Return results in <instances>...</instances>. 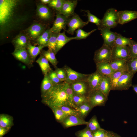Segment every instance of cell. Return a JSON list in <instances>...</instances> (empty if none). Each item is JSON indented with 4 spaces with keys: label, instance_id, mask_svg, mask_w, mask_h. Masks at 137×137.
Returning a JSON list of instances; mask_svg holds the SVG:
<instances>
[{
    "label": "cell",
    "instance_id": "15",
    "mask_svg": "<svg viewBox=\"0 0 137 137\" xmlns=\"http://www.w3.org/2000/svg\"><path fill=\"white\" fill-rule=\"evenodd\" d=\"M77 3V0H65L61 9L58 12L69 18L75 14L74 11Z\"/></svg>",
    "mask_w": 137,
    "mask_h": 137
},
{
    "label": "cell",
    "instance_id": "36",
    "mask_svg": "<svg viewBox=\"0 0 137 137\" xmlns=\"http://www.w3.org/2000/svg\"><path fill=\"white\" fill-rule=\"evenodd\" d=\"M55 118L58 122L62 123L67 117L63 111L59 108H54L51 109Z\"/></svg>",
    "mask_w": 137,
    "mask_h": 137
},
{
    "label": "cell",
    "instance_id": "6",
    "mask_svg": "<svg viewBox=\"0 0 137 137\" xmlns=\"http://www.w3.org/2000/svg\"><path fill=\"white\" fill-rule=\"evenodd\" d=\"M89 22L83 21L78 15L74 14L68 19L67 24L68 28L67 31L69 34L73 35L76 29L82 28Z\"/></svg>",
    "mask_w": 137,
    "mask_h": 137
},
{
    "label": "cell",
    "instance_id": "46",
    "mask_svg": "<svg viewBox=\"0 0 137 137\" xmlns=\"http://www.w3.org/2000/svg\"><path fill=\"white\" fill-rule=\"evenodd\" d=\"M75 134L77 137H93V132L87 127L83 130L77 132Z\"/></svg>",
    "mask_w": 137,
    "mask_h": 137
},
{
    "label": "cell",
    "instance_id": "16",
    "mask_svg": "<svg viewBox=\"0 0 137 137\" xmlns=\"http://www.w3.org/2000/svg\"><path fill=\"white\" fill-rule=\"evenodd\" d=\"M119 24L123 25L137 18V11L128 10L118 11Z\"/></svg>",
    "mask_w": 137,
    "mask_h": 137
},
{
    "label": "cell",
    "instance_id": "41",
    "mask_svg": "<svg viewBox=\"0 0 137 137\" xmlns=\"http://www.w3.org/2000/svg\"><path fill=\"white\" fill-rule=\"evenodd\" d=\"M65 113L67 116L74 115L80 117L78 112L68 106H64L60 108Z\"/></svg>",
    "mask_w": 137,
    "mask_h": 137
},
{
    "label": "cell",
    "instance_id": "17",
    "mask_svg": "<svg viewBox=\"0 0 137 137\" xmlns=\"http://www.w3.org/2000/svg\"><path fill=\"white\" fill-rule=\"evenodd\" d=\"M88 122L85 121L81 117L75 116H69L67 117L61 123L65 128L78 125H86Z\"/></svg>",
    "mask_w": 137,
    "mask_h": 137
},
{
    "label": "cell",
    "instance_id": "50",
    "mask_svg": "<svg viewBox=\"0 0 137 137\" xmlns=\"http://www.w3.org/2000/svg\"><path fill=\"white\" fill-rule=\"evenodd\" d=\"M107 137H119V136L113 133L107 131Z\"/></svg>",
    "mask_w": 137,
    "mask_h": 137
},
{
    "label": "cell",
    "instance_id": "31",
    "mask_svg": "<svg viewBox=\"0 0 137 137\" xmlns=\"http://www.w3.org/2000/svg\"><path fill=\"white\" fill-rule=\"evenodd\" d=\"M78 107L77 111L80 117L83 119L93 108L88 102L83 103Z\"/></svg>",
    "mask_w": 137,
    "mask_h": 137
},
{
    "label": "cell",
    "instance_id": "1",
    "mask_svg": "<svg viewBox=\"0 0 137 137\" xmlns=\"http://www.w3.org/2000/svg\"><path fill=\"white\" fill-rule=\"evenodd\" d=\"M42 102L51 109L64 106H70L68 97L64 83L54 85L44 94L41 95Z\"/></svg>",
    "mask_w": 137,
    "mask_h": 137
},
{
    "label": "cell",
    "instance_id": "48",
    "mask_svg": "<svg viewBox=\"0 0 137 137\" xmlns=\"http://www.w3.org/2000/svg\"><path fill=\"white\" fill-rule=\"evenodd\" d=\"M107 131L102 129L93 133V137H105Z\"/></svg>",
    "mask_w": 137,
    "mask_h": 137
},
{
    "label": "cell",
    "instance_id": "7",
    "mask_svg": "<svg viewBox=\"0 0 137 137\" xmlns=\"http://www.w3.org/2000/svg\"><path fill=\"white\" fill-rule=\"evenodd\" d=\"M63 68L67 74V79L65 81L69 84L78 81H86L89 75L77 72L66 65Z\"/></svg>",
    "mask_w": 137,
    "mask_h": 137
},
{
    "label": "cell",
    "instance_id": "52",
    "mask_svg": "<svg viewBox=\"0 0 137 137\" xmlns=\"http://www.w3.org/2000/svg\"><path fill=\"white\" fill-rule=\"evenodd\" d=\"M132 86L133 90L137 93V84L133 85Z\"/></svg>",
    "mask_w": 137,
    "mask_h": 137
},
{
    "label": "cell",
    "instance_id": "25",
    "mask_svg": "<svg viewBox=\"0 0 137 137\" xmlns=\"http://www.w3.org/2000/svg\"><path fill=\"white\" fill-rule=\"evenodd\" d=\"M37 12L38 15L43 19H48L51 16L50 12L49 9L43 5L40 4L37 6Z\"/></svg>",
    "mask_w": 137,
    "mask_h": 137
},
{
    "label": "cell",
    "instance_id": "29",
    "mask_svg": "<svg viewBox=\"0 0 137 137\" xmlns=\"http://www.w3.org/2000/svg\"><path fill=\"white\" fill-rule=\"evenodd\" d=\"M133 40L118 33L115 40L114 46H128L131 44Z\"/></svg>",
    "mask_w": 137,
    "mask_h": 137
},
{
    "label": "cell",
    "instance_id": "14",
    "mask_svg": "<svg viewBox=\"0 0 137 137\" xmlns=\"http://www.w3.org/2000/svg\"><path fill=\"white\" fill-rule=\"evenodd\" d=\"M70 84L75 94L87 96L90 90L86 80L75 82Z\"/></svg>",
    "mask_w": 137,
    "mask_h": 137
},
{
    "label": "cell",
    "instance_id": "13",
    "mask_svg": "<svg viewBox=\"0 0 137 137\" xmlns=\"http://www.w3.org/2000/svg\"><path fill=\"white\" fill-rule=\"evenodd\" d=\"M103 76L96 71L88 75L86 79L90 90L99 89Z\"/></svg>",
    "mask_w": 137,
    "mask_h": 137
},
{
    "label": "cell",
    "instance_id": "32",
    "mask_svg": "<svg viewBox=\"0 0 137 137\" xmlns=\"http://www.w3.org/2000/svg\"><path fill=\"white\" fill-rule=\"evenodd\" d=\"M51 33L50 29H47L37 38V41L39 45L47 46Z\"/></svg>",
    "mask_w": 137,
    "mask_h": 137
},
{
    "label": "cell",
    "instance_id": "47",
    "mask_svg": "<svg viewBox=\"0 0 137 137\" xmlns=\"http://www.w3.org/2000/svg\"><path fill=\"white\" fill-rule=\"evenodd\" d=\"M55 71L57 77L62 81H65L67 79V74L65 70L63 68H55Z\"/></svg>",
    "mask_w": 137,
    "mask_h": 137
},
{
    "label": "cell",
    "instance_id": "34",
    "mask_svg": "<svg viewBox=\"0 0 137 137\" xmlns=\"http://www.w3.org/2000/svg\"><path fill=\"white\" fill-rule=\"evenodd\" d=\"M42 54L43 56L50 62L55 68L57 67L56 66L58 61L55 57V54L54 52L49 49L47 51L43 50Z\"/></svg>",
    "mask_w": 137,
    "mask_h": 137
},
{
    "label": "cell",
    "instance_id": "33",
    "mask_svg": "<svg viewBox=\"0 0 137 137\" xmlns=\"http://www.w3.org/2000/svg\"><path fill=\"white\" fill-rule=\"evenodd\" d=\"M63 83L65 89L68 97L70 106L77 110L78 107L75 105L73 102L74 93L73 91L69 84L65 81Z\"/></svg>",
    "mask_w": 137,
    "mask_h": 137
},
{
    "label": "cell",
    "instance_id": "38",
    "mask_svg": "<svg viewBox=\"0 0 137 137\" xmlns=\"http://www.w3.org/2000/svg\"><path fill=\"white\" fill-rule=\"evenodd\" d=\"M129 72L134 74L137 72V58H131L127 61Z\"/></svg>",
    "mask_w": 137,
    "mask_h": 137
},
{
    "label": "cell",
    "instance_id": "18",
    "mask_svg": "<svg viewBox=\"0 0 137 137\" xmlns=\"http://www.w3.org/2000/svg\"><path fill=\"white\" fill-rule=\"evenodd\" d=\"M96 71L103 76L110 77L115 71L109 63L101 62L96 63Z\"/></svg>",
    "mask_w": 137,
    "mask_h": 137
},
{
    "label": "cell",
    "instance_id": "12",
    "mask_svg": "<svg viewBox=\"0 0 137 137\" xmlns=\"http://www.w3.org/2000/svg\"><path fill=\"white\" fill-rule=\"evenodd\" d=\"M12 54L17 60L28 66H32L33 62L26 48L15 49Z\"/></svg>",
    "mask_w": 137,
    "mask_h": 137
},
{
    "label": "cell",
    "instance_id": "4",
    "mask_svg": "<svg viewBox=\"0 0 137 137\" xmlns=\"http://www.w3.org/2000/svg\"><path fill=\"white\" fill-rule=\"evenodd\" d=\"M87 96L88 102L93 108L104 106L108 100V97L99 89L90 90Z\"/></svg>",
    "mask_w": 137,
    "mask_h": 137
},
{
    "label": "cell",
    "instance_id": "24",
    "mask_svg": "<svg viewBox=\"0 0 137 137\" xmlns=\"http://www.w3.org/2000/svg\"><path fill=\"white\" fill-rule=\"evenodd\" d=\"M127 67L122 70L115 71L110 76L111 81V90H116L118 79L124 73L128 72Z\"/></svg>",
    "mask_w": 137,
    "mask_h": 137
},
{
    "label": "cell",
    "instance_id": "8",
    "mask_svg": "<svg viewBox=\"0 0 137 137\" xmlns=\"http://www.w3.org/2000/svg\"><path fill=\"white\" fill-rule=\"evenodd\" d=\"M112 49L111 60L122 59L128 61L130 59L128 46H115Z\"/></svg>",
    "mask_w": 137,
    "mask_h": 137
},
{
    "label": "cell",
    "instance_id": "23",
    "mask_svg": "<svg viewBox=\"0 0 137 137\" xmlns=\"http://www.w3.org/2000/svg\"><path fill=\"white\" fill-rule=\"evenodd\" d=\"M13 118L8 115L2 114L0 115V127L10 130L13 125Z\"/></svg>",
    "mask_w": 137,
    "mask_h": 137
},
{
    "label": "cell",
    "instance_id": "37",
    "mask_svg": "<svg viewBox=\"0 0 137 137\" xmlns=\"http://www.w3.org/2000/svg\"><path fill=\"white\" fill-rule=\"evenodd\" d=\"M58 33L52 32L49 39L47 45L48 49L53 51L54 53L56 47L57 37Z\"/></svg>",
    "mask_w": 137,
    "mask_h": 137
},
{
    "label": "cell",
    "instance_id": "11",
    "mask_svg": "<svg viewBox=\"0 0 137 137\" xmlns=\"http://www.w3.org/2000/svg\"><path fill=\"white\" fill-rule=\"evenodd\" d=\"M100 30L103 39V45L107 46L112 49L114 46L115 40L118 33L113 32L110 29L106 28Z\"/></svg>",
    "mask_w": 137,
    "mask_h": 137
},
{
    "label": "cell",
    "instance_id": "21",
    "mask_svg": "<svg viewBox=\"0 0 137 137\" xmlns=\"http://www.w3.org/2000/svg\"><path fill=\"white\" fill-rule=\"evenodd\" d=\"M46 46L39 45L38 46L32 45L30 41L28 42L26 48L33 62L41 50Z\"/></svg>",
    "mask_w": 137,
    "mask_h": 137
},
{
    "label": "cell",
    "instance_id": "2",
    "mask_svg": "<svg viewBox=\"0 0 137 137\" xmlns=\"http://www.w3.org/2000/svg\"><path fill=\"white\" fill-rule=\"evenodd\" d=\"M19 1L16 0H0L1 30L5 32L12 28Z\"/></svg>",
    "mask_w": 137,
    "mask_h": 137
},
{
    "label": "cell",
    "instance_id": "49",
    "mask_svg": "<svg viewBox=\"0 0 137 137\" xmlns=\"http://www.w3.org/2000/svg\"><path fill=\"white\" fill-rule=\"evenodd\" d=\"M9 130L7 128L0 127V137H3Z\"/></svg>",
    "mask_w": 137,
    "mask_h": 137
},
{
    "label": "cell",
    "instance_id": "42",
    "mask_svg": "<svg viewBox=\"0 0 137 137\" xmlns=\"http://www.w3.org/2000/svg\"><path fill=\"white\" fill-rule=\"evenodd\" d=\"M128 47L130 59L137 58V42L133 40L131 44L128 46Z\"/></svg>",
    "mask_w": 137,
    "mask_h": 137
},
{
    "label": "cell",
    "instance_id": "10",
    "mask_svg": "<svg viewBox=\"0 0 137 137\" xmlns=\"http://www.w3.org/2000/svg\"><path fill=\"white\" fill-rule=\"evenodd\" d=\"M134 75L129 72L123 74L118 79L116 90H128L132 86V79Z\"/></svg>",
    "mask_w": 137,
    "mask_h": 137
},
{
    "label": "cell",
    "instance_id": "3",
    "mask_svg": "<svg viewBox=\"0 0 137 137\" xmlns=\"http://www.w3.org/2000/svg\"><path fill=\"white\" fill-rule=\"evenodd\" d=\"M118 11L111 8L108 9L101 19L100 25L98 27V30L106 28L109 29L116 27L119 24Z\"/></svg>",
    "mask_w": 137,
    "mask_h": 137
},
{
    "label": "cell",
    "instance_id": "27",
    "mask_svg": "<svg viewBox=\"0 0 137 137\" xmlns=\"http://www.w3.org/2000/svg\"><path fill=\"white\" fill-rule=\"evenodd\" d=\"M27 37L24 35L18 36L13 40L15 49L26 48L28 43Z\"/></svg>",
    "mask_w": 137,
    "mask_h": 137
},
{
    "label": "cell",
    "instance_id": "22",
    "mask_svg": "<svg viewBox=\"0 0 137 137\" xmlns=\"http://www.w3.org/2000/svg\"><path fill=\"white\" fill-rule=\"evenodd\" d=\"M44 28L42 25L35 23L32 25L28 29V33L31 38H38L41 35L44 30Z\"/></svg>",
    "mask_w": 137,
    "mask_h": 137
},
{
    "label": "cell",
    "instance_id": "51",
    "mask_svg": "<svg viewBox=\"0 0 137 137\" xmlns=\"http://www.w3.org/2000/svg\"><path fill=\"white\" fill-rule=\"evenodd\" d=\"M51 1L50 0H41V1L42 3L44 4H49Z\"/></svg>",
    "mask_w": 137,
    "mask_h": 137
},
{
    "label": "cell",
    "instance_id": "53",
    "mask_svg": "<svg viewBox=\"0 0 137 137\" xmlns=\"http://www.w3.org/2000/svg\"><path fill=\"white\" fill-rule=\"evenodd\" d=\"M106 137H107V132H106Z\"/></svg>",
    "mask_w": 137,
    "mask_h": 137
},
{
    "label": "cell",
    "instance_id": "9",
    "mask_svg": "<svg viewBox=\"0 0 137 137\" xmlns=\"http://www.w3.org/2000/svg\"><path fill=\"white\" fill-rule=\"evenodd\" d=\"M69 19L68 18L64 16L59 12L57 13L55 20L50 29L51 32L58 33L62 30H65Z\"/></svg>",
    "mask_w": 137,
    "mask_h": 137
},
{
    "label": "cell",
    "instance_id": "30",
    "mask_svg": "<svg viewBox=\"0 0 137 137\" xmlns=\"http://www.w3.org/2000/svg\"><path fill=\"white\" fill-rule=\"evenodd\" d=\"M54 85L49 79L47 74L44 75L41 86V95L43 94L49 90Z\"/></svg>",
    "mask_w": 137,
    "mask_h": 137
},
{
    "label": "cell",
    "instance_id": "44",
    "mask_svg": "<svg viewBox=\"0 0 137 137\" xmlns=\"http://www.w3.org/2000/svg\"><path fill=\"white\" fill-rule=\"evenodd\" d=\"M86 11L87 13V16L88 18V21L94 23L98 27L99 26L100 24L101 19L92 14L89 10H87Z\"/></svg>",
    "mask_w": 137,
    "mask_h": 137
},
{
    "label": "cell",
    "instance_id": "45",
    "mask_svg": "<svg viewBox=\"0 0 137 137\" xmlns=\"http://www.w3.org/2000/svg\"><path fill=\"white\" fill-rule=\"evenodd\" d=\"M47 74L49 79L54 85L62 83V81H60L57 77L55 71L52 69Z\"/></svg>",
    "mask_w": 137,
    "mask_h": 137
},
{
    "label": "cell",
    "instance_id": "43",
    "mask_svg": "<svg viewBox=\"0 0 137 137\" xmlns=\"http://www.w3.org/2000/svg\"><path fill=\"white\" fill-rule=\"evenodd\" d=\"M65 1V0H52L49 5L59 12L61 9Z\"/></svg>",
    "mask_w": 137,
    "mask_h": 137
},
{
    "label": "cell",
    "instance_id": "19",
    "mask_svg": "<svg viewBox=\"0 0 137 137\" xmlns=\"http://www.w3.org/2000/svg\"><path fill=\"white\" fill-rule=\"evenodd\" d=\"M74 37H69L65 34V32L58 34L55 53L56 54L65 44L72 40H75Z\"/></svg>",
    "mask_w": 137,
    "mask_h": 137
},
{
    "label": "cell",
    "instance_id": "35",
    "mask_svg": "<svg viewBox=\"0 0 137 137\" xmlns=\"http://www.w3.org/2000/svg\"><path fill=\"white\" fill-rule=\"evenodd\" d=\"M87 127L93 133L102 129L95 115L88 122Z\"/></svg>",
    "mask_w": 137,
    "mask_h": 137
},
{
    "label": "cell",
    "instance_id": "28",
    "mask_svg": "<svg viewBox=\"0 0 137 137\" xmlns=\"http://www.w3.org/2000/svg\"><path fill=\"white\" fill-rule=\"evenodd\" d=\"M127 61L125 60L117 59L112 60L109 63L112 69L116 71L127 67Z\"/></svg>",
    "mask_w": 137,
    "mask_h": 137
},
{
    "label": "cell",
    "instance_id": "5",
    "mask_svg": "<svg viewBox=\"0 0 137 137\" xmlns=\"http://www.w3.org/2000/svg\"><path fill=\"white\" fill-rule=\"evenodd\" d=\"M112 51V49L102 45L95 52L93 59L95 63L101 62L109 63L111 60Z\"/></svg>",
    "mask_w": 137,
    "mask_h": 137
},
{
    "label": "cell",
    "instance_id": "26",
    "mask_svg": "<svg viewBox=\"0 0 137 137\" xmlns=\"http://www.w3.org/2000/svg\"><path fill=\"white\" fill-rule=\"evenodd\" d=\"M36 62L39 65L43 74L44 75L47 74L52 69L48 61L43 55L39 57Z\"/></svg>",
    "mask_w": 137,
    "mask_h": 137
},
{
    "label": "cell",
    "instance_id": "39",
    "mask_svg": "<svg viewBox=\"0 0 137 137\" xmlns=\"http://www.w3.org/2000/svg\"><path fill=\"white\" fill-rule=\"evenodd\" d=\"M96 30V29H94L90 32H87L81 29H78L75 31L76 35L75 37V40L85 39Z\"/></svg>",
    "mask_w": 137,
    "mask_h": 137
},
{
    "label": "cell",
    "instance_id": "20",
    "mask_svg": "<svg viewBox=\"0 0 137 137\" xmlns=\"http://www.w3.org/2000/svg\"><path fill=\"white\" fill-rule=\"evenodd\" d=\"M111 87L110 77L103 76L98 89L108 97Z\"/></svg>",
    "mask_w": 137,
    "mask_h": 137
},
{
    "label": "cell",
    "instance_id": "40",
    "mask_svg": "<svg viewBox=\"0 0 137 137\" xmlns=\"http://www.w3.org/2000/svg\"><path fill=\"white\" fill-rule=\"evenodd\" d=\"M73 101L74 104L78 107L83 103L88 102L87 96L74 94Z\"/></svg>",
    "mask_w": 137,
    "mask_h": 137
}]
</instances>
